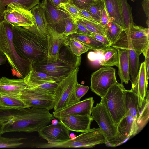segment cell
<instances>
[{
  "mask_svg": "<svg viewBox=\"0 0 149 149\" xmlns=\"http://www.w3.org/2000/svg\"><path fill=\"white\" fill-rule=\"evenodd\" d=\"M70 38L76 39L88 47L90 50L101 51L108 47L90 36L75 33L66 37V38Z\"/></svg>",
  "mask_w": 149,
  "mask_h": 149,
  "instance_id": "484cf974",
  "label": "cell"
},
{
  "mask_svg": "<svg viewBox=\"0 0 149 149\" xmlns=\"http://www.w3.org/2000/svg\"><path fill=\"white\" fill-rule=\"evenodd\" d=\"M102 0L104 2L109 17V21H113L117 23L123 28V22L120 0Z\"/></svg>",
  "mask_w": 149,
  "mask_h": 149,
  "instance_id": "603a6c76",
  "label": "cell"
},
{
  "mask_svg": "<svg viewBox=\"0 0 149 149\" xmlns=\"http://www.w3.org/2000/svg\"><path fill=\"white\" fill-rule=\"evenodd\" d=\"M27 86L38 92L54 94L58 83L38 84L28 81L25 77Z\"/></svg>",
  "mask_w": 149,
  "mask_h": 149,
  "instance_id": "836d02e7",
  "label": "cell"
},
{
  "mask_svg": "<svg viewBox=\"0 0 149 149\" xmlns=\"http://www.w3.org/2000/svg\"><path fill=\"white\" fill-rule=\"evenodd\" d=\"M104 27L106 36L112 45L118 40L124 30L119 25L111 21H109Z\"/></svg>",
  "mask_w": 149,
  "mask_h": 149,
  "instance_id": "f546056e",
  "label": "cell"
},
{
  "mask_svg": "<svg viewBox=\"0 0 149 149\" xmlns=\"http://www.w3.org/2000/svg\"><path fill=\"white\" fill-rule=\"evenodd\" d=\"M105 6L102 0H95L94 3L86 10L100 22L101 14Z\"/></svg>",
  "mask_w": 149,
  "mask_h": 149,
  "instance_id": "8d00e7d4",
  "label": "cell"
},
{
  "mask_svg": "<svg viewBox=\"0 0 149 149\" xmlns=\"http://www.w3.org/2000/svg\"><path fill=\"white\" fill-rule=\"evenodd\" d=\"M94 102L92 97L86 98L60 111H54L53 115L57 119L69 114L91 116Z\"/></svg>",
  "mask_w": 149,
  "mask_h": 149,
  "instance_id": "ac0fdd59",
  "label": "cell"
},
{
  "mask_svg": "<svg viewBox=\"0 0 149 149\" xmlns=\"http://www.w3.org/2000/svg\"><path fill=\"white\" fill-rule=\"evenodd\" d=\"M66 44L71 52L77 56H80L90 49L81 42L72 38H66Z\"/></svg>",
  "mask_w": 149,
  "mask_h": 149,
  "instance_id": "e575fe53",
  "label": "cell"
},
{
  "mask_svg": "<svg viewBox=\"0 0 149 149\" xmlns=\"http://www.w3.org/2000/svg\"><path fill=\"white\" fill-rule=\"evenodd\" d=\"M125 95L126 113H129L136 122L141 109L139 106L137 96L131 90L125 89Z\"/></svg>",
  "mask_w": 149,
  "mask_h": 149,
  "instance_id": "d4e9b609",
  "label": "cell"
},
{
  "mask_svg": "<svg viewBox=\"0 0 149 149\" xmlns=\"http://www.w3.org/2000/svg\"><path fill=\"white\" fill-rule=\"evenodd\" d=\"M54 119L53 115L46 109L24 108L18 115L1 125L0 135L13 132H38Z\"/></svg>",
  "mask_w": 149,
  "mask_h": 149,
  "instance_id": "7a4b0ae2",
  "label": "cell"
},
{
  "mask_svg": "<svg viewBox=\"0 0 149 149\" xmlns=\"http://www.w3.org/2000/svg\"><path fill=\"white\" fill-rule=\"evenodd\" d=\"M115 69L104 67L93 72L91 75L90 88L97 95L102 98L109 89L117 81Z\"/></svg>",
  "mask_w": 149,
  "mask_h": 149,
  "instance_id": "9c48e42d",
  "label": "cell"
},
{
  "mask_svg": "<svg viewBox=\"0 0 149 149\" xmlns=\"http://www.w3.org/2000/svg\"><path fill=\"white\" fill-rule=\"evenodd\" d=\"M149 46V29L134 25L124 29L118 40L112 45L116 49H131L139 56Z\"/></svg>",
  "mask_w": 149,
  "mask_h": 149,
  "instance_id": "5b68a950",
  "label": "cell"
},
{
  "mask_svg": "<svg viewBox=\"0 0 149 149\" xmlns=\"http://www.w3.org/2000/svg\"><path fill=\"white\" fill-rule=\"evenodd\" d=\"M81 60V56L74 54L66 43L61 47L56 61L49 62L46 61L31 64V67L36 71L54 77H65L80 66Z\"/></svg>",
  "mask_w": 149,
  "mask_h": 149,
  "instance_id": "277c9868",
  "label": "cell"
},
{
  "mask_svg": "<svg viewBox=\"0 0 149 149\" xmlns=\"http://www.w3.org/2000/svg\"><path fill=\"white\" fill-rule=\"evenodd\" d=\"M102 51L103 56L100 61V65L106 67L114 66L118 67V55L117 49L110 47Z\"/></svg>",
  "mask_w": 149,
  "mask_h": 149,
  "instance_id": "83f0119b",
  "label": "cell"
},
{
  "mask_svg": "<svg viewBox=\"0 0 149 149\" xmlns=\"http://www.w3.org/2000/svg\"><path fill=\"white\" fill-rule=\"evenodd\" d=\"M109 21V17L105 6L102 12L100 24L104 27Z\"/></svg>",
  "mask_w": 149,
  "mask_h": 149,
  "instance_id": "bcb514c9",
  "label": "cell"
},
{
  "mask_svg": "<svg viewBox=\"0 0 149 149\" xmlns=\"http://www.w3.org/2000/svg\"><path fill=\"white\" fill-rule=\"evenodd\" d=\"M19 98L29 107L45 109L49 111L54 107V94L38 92L27 86L21 93Z\"/></svg>",
  "mask_w": 149,
  "mask_h": 149,
  "instance_id": "8fae6325",
  "label": "cell"
},
{
  "mask_svg": "<svg viewBox=\"0 0 149 149\" xmlns=\"http://www.w3.org/2000/svg\"><path fill=\"white\" fill-rule=\"evenodd\" d=\"M13 41L19 55L31 63L47 60V40L34 26H13Z\"/></svg>",
  "mask_w": 149,
  "mask_h": 149,
  "instance_id": "6da1fadb",
  "label": "cell"
},
{
  "mask_svg": "<svg viewBox=\"0 0 149 149\" xmlns=\"http://www.w3.org/2000/svg\"><path fill=\"white\" fill-rule=\"evenodd\" d=\"M76 7L78 11V18H81L100 24V22L94 17L89 12L86 10Z\"/></svg>",
  "mask_w": 149,
  "mask_h": 149,
  "instance_id": "b9f144b4",
  "label": "cell"
},
{
  "mask_svg": "<svg viewBox=\"0 0 149 149\" xmlns=\"http://www.w3.org/2000/svg\"><path fill=\"white\" fill-rule=\"evenodd\" d=\"M146 23L147 24V26L148 27V28H149V19H148L146 21Z\"/></svg>",
  "mask_w": 149,
  "mask_h": 149,
  "instance_id": "db71d44e",
  "label": "cell"
},
{
  "mask_svg": "<svg viewBox=\"0 0 149 149\" xmlns=\"http://www.w3.org/2000/svg\"><path fill=\"white\" fill-rule=\"evenodd\" d=\"M82 133L73 139L60 143H48L38 145L40 148L93 147L104 143L107 140L100 128H93Z\"/></svg>",
  "mask_w": 149,
  "mask_h": 149,
  "instance_id": "ba28073f",
  "label": "cell"
},
{
  "mask_svg": "<svg viewBox=\"0 0 149 149\" xmlns=\"http://www.w3.org/2000/svg\"><path fill=\"white\" fill-rule=\"evenodd\" d=\"M13 27L5 20L0 22V51L6 56L13 75L23 78L29 72L31 63L20 57L16 52L13 41Z\"/></svg>",
  "mask_w": 149,
  "mask_h": 149,
  "instance_id": "3957f363",
  "label": "cell"
},
{
  "mask_svg": "<svg viewBox=\"0 0 149 149\" xmlns=\"http://www.w3.org/2000/svg\"><path fill=\"white\" fill-rule=\"evenodd\" d=\"M149 46H148L143 51L142 53L143 54L145 58H149Z\"/></svg>",
  "mask_w": 149,
  "mask_h": 149,
  "instance_id": "816d5d0a",
  "label": "cell"
},
{
  "mask_svg": "<svg viewBox=\"0 0 149 149\" xmlns=\"http://www.w3.org/2000/svg\"><path fill=\"white\" fill-rule=\"evenodd\" d=\"M58 9L70 15L76 20L78 18V11L76 7L70 2L61 3Z\"/></svg>",
  "mask_w": 149,
  "mask_h": 149,
  "instance_id": "f35d334b",
  "label": "cell"
},
{
  "mask_svg": "<svg viewBox=\"0 0 149 149\" xmlns=\"http://www.w3.org/2000/svg\"><path fill=\"white\" fill-rule=\"evenodd\" d=\"M122 8V13L124 29L131 27L135 25L133 21L132 13V7L127 0H120Z\"/></svg>",
  "mask_w": 149,
  "mask_h": 149,
  "instance_id": "1f68e13d",
  "label": "cell"
},
{
  "mask_svg": "<svg viewBox=\"0 0 149 149\" xmlns=\"http://www.w3.org/2000/svg\"><path fill=\"white\" fill-rule=\"evenodd\" d=\"M149 119V90L146 93L145 100L140 109V114L136 121L139 132L147 123Z\"/></svg>",
  "mask_w": 149,
  "mask_h": 149,
  "instance_id": "d6a6232c",
  "label": "cell"
},
{
  "mask_svg": "<svg viewBox=\"0 0 149 149\" xmlns=\"http://www.w3.org/2000/svg\"><path fill=\"white\" fill-rule=\"evenodd\" d=\"M91 118L98 124L107 141L115 139L117 135V126L104 104L100 102L93 107Z\"/></svg>",
  "mask_w": 149,
  "mask_h": 149,
  "instance_id": "30bf717a",
  "label": "cell"
},
{
  "mask_svg": "<svg viewBox=\"0 0 149 149\" xmlns=\"http://www.w3.org/2000/svg\"><path fill=\"white\" fill-rule=\"evenodd\" d=\"M44 3V0L30 10L33 16L35 22L34 26L47 39V23L45 13Z\"/></svg>",
  "mask_w": 149,
  "mask_h": 149,
  "instance_id": "44dd1931",
  "label": "cell"
},
{
  "mask_svg": "<svg viewBox=\"0 0 149 149\" xmlns=\"http://www.w3.org/2000/svg\"><path fill=\"white\" fill-rule=\"evenodd\" d=\"M142 6L145 15L148 19H149V0H144L142 2Z\"/></svg>",
  "mask_w": 149,
  "mask_h": 149,
  "instance_id": "7dc6e473",
  "label": "cell"
},
{
  "mask_svg": "<svg viewBox=\"0 0 149 149\" xmlns=\"http://www.w3.org/2000/svg\"><path fill=\"white\" fill-rule=\"evenodd\" d=\"M58 119L70 131L77 132L88 130L93 121L91 116L71 114L64 115Z\"/></svg>",
  "mask_w": 149,
  "mask_h": 149,
  "instance_id": "e0dca14e",
  "label": "cell"
},
{
  "mask_svg": "<svg viewBox=\"0 0 149 149\" xmlns=\"http://www.w3.org/2000/svg\"><path fill=\"white\" fill-rule=\"evenodd\" d=\"M61 3H65L69 2L70 0H60Z\"/></svg>",
  "mask_w": 149,
  "mask_h": 149,
  "instance_id": "f5cc1de1",
  "label": "cell"
},
{
  "mask_svg": "<svg viewBox=\"0 0 149 149\" xmlns=\"http://www.w3.org/2000/svg\"><path fill=\"white\" fill-rule=\"evenodd\" d=\"M29 107L19 98L0 94V108L21 109Z\"/></svg>",
  "mask_w": 149,
  "mask_h": 149,
  "instance_id": "f1b7e54d",
  "label": "cell"
},
{
  "mask_svg": "<svg viewBox=\"0 0 149 149\" xmlns=\"http://www.w3.org/2000/svg\"><path fill=\"white\" fill-rule=\"evenodd\" d=\"M118 55V74L121 84H128L130 81L129 72L128 53L127 49H116Z\"/></svg>",
  "mask_w": 149,
  "mask_h": 149,
  "instance_id": "7402d4cb",
  "label": "cell"
},
{
  "mask_svg": "<svg viewBox=\"0 0 149 149\" xmlns=\"http://www.w3.org/2000/svg\"><path fill=\"white\" fill-rule=\"evenodd\" d=\"M53 6L58 8L61 2L60 0H48Z\"/></svg>",
  "mask_w": 149,
  "mask_h": 149,
  "instance_id": "f907efd6",
  "label": "cell"
},
{
  "mask_svg": "<svg viewBox=\"0 0 149 149\" xmlns=\"http://www.w3.org/2000/svg\"><path fill=\"white\" fill-rule=\"evenodd\" d=\"M65 77H55L42 72H37L31 67L29 72L25 77L28 81L38 84L58 83Z\"/></svg>",
  "mask_w": 149,
  "mask_h": 149,
  "instance_id": "cb8c5ba5",
  "label": "cell"
},
{
  "mask_svg": "<svg viewBox=\"0 0 149 149\" xmlns=\"http://www.w3.org/2000/svg\"><path fill=\"white\" fill-rule=\"evenodd\" d=\"M39 136L47 141L48 143H62L70 139V131L60 121L56 124L47 125L38 131Z\"/></svg>",
  "mask_w": 149,
  "mask_h": 149,
  "instance_id": "5bb4252c",
  "label": "cell"
},
{
  "mask_svg": "<svg viewBox=\"0 0 149 149\" xmlns=\"http://www.w3.org/2000/svg\"><path fill=\"white\" fill-rule=\"evenodd\" d=\"M131 0L133 1V0Z\"/></svg>",
  "mask_w": 149,
  "mask_h": 149,
  "instance_id": "11a10c76",
  "label": "cell"
},
{
  "mask_svg": "<svg viewBox=\"0 0 149 149\" xmlns=\"http://www.w3.org/2000/svg\"><path fill=\"white\" fill-rule=\"evenodd\" d=\"M117 135L116 138L107 142L105 144L107 146L116 147L126 141L139 132L136 122L128 112L117 125Z\"/></svg>",
  "mask_w": 149,
  "mask_h": 149,
  "instance_id": "4fadbf2b",
  "label": "cell"
},
{
  "mask_svg": "<svg viewBox=\"0 0 149 149\" xmlns=\"http://www.w3.org/2000/svg\"><path fill=\"white\" fill-rule=\"evenodd\" d=\"M27 86L25 78L10 79L3 77L0 79V94L19 98L21 93Z\"/></svg>",
  "mask_w": 149,
  "mask_h": 149,
  "instance_id": "d6986e66",
  "label": "cell"
},
{
  "mask_svg": "<svg viewBox=\"0 0 149 149\" xmlns=\"http://www.w3.org/2000/svg\"><path fill=\"white\" fill-rule=\"evenodd\" d=\"M125 89L123 84L117 82L101 98L100 102L104 106L117 126L126 114Z\"/></svg>",
  "mask_w": 149,
  "mask_h": 149,
  "instance_id": "52a82bcc",
  "label": "cell"
},
{
  "mask_svg": "<svg viewBox=\"0 0 149 149\" xmlns=\"http://www.w3.org/2000/svg\"><path fill=\"white\" fill-rule=\"evenodd\" d=\"M3 19L15 27L35 26L33 16L30 10L12 4L7 6L4 12Z\"/></svg>",
  "mask_w": 149,
  "mask_h": 149,
  "instance_id": "7c38bea8",
  "label": "cell"
},
{
  "mask_svg": "<svg viewBox=\"0 0 149 149\" xmlns=\"http://www.w3.org/2000/svg\"><path fill=\"white\" fill-rule=\"evenodd\" d=\"M128 53L129 72L132 82H134L137 76L140 67V56L133 49H127Z\"/></svg>",
  "mask_w": 149,
  "mask_h": 149,
  "instance_id": "4dcf8cb0",
  "label": "cell"
},
{
  "mask_svg": "<svg viewBox=\"0 0 149 149\" xmlns=\"http://www.w3.org/2000/svg\"><path fill=\"white\" fill-rule=\"evenodd\" d=\"M77 20L91 33L99 34L106 37L104 27L99 24L80 18Z\"/></svg>",
  "mask_w": 149,
  "mask_h": 149,
  "instance_id": "d590c367",
  "label": "cell"
},
{
  "mask_svg": "<svg viewBox=\"0 0 149 149\" xmlns=\"http://www.w3.org/2000/svg\"><path fill=\"white\" fill-rule=\"evenodd\" d=\"M75 21L71 17H67L66 19L65 30L63 33V34L66 37L76 33L77 27Z\"/></svg>",
  "mask_w": 149,
  "mask_h": 149,
  "instance_id": "ab89813d",
  "label": "cell"
},
{
  "mask_svg": "<svg viewBox=\"0 0 149 149\" xmlns=\"http://www.w3.org/2000/svg\"><path fill=\"white\" fill-rule=\"evenodd\" d=\"M77 26L76 33L91 36L92 33L81 24L77 19L75 21Z\"/></svg>",
  "mask_w": 149,
  "mask_h": 149,
  "instance_id": "f6af8a7d",
  "label": "cell"
},
{
  "mask_svg": "<svg viewBox=\"0 0 149 149\" xmlns=\"http://www.w3.org/2000/svg\"><path fill=\"white\" fill-rule=\"evenodd\" d=\"M40 0H0V22L3 19L4 12L8 5L12 4L17 5L30 10L39 4Z\"/></svg>",
  "mask_w": 149,
  "mask_h": 149,
  "instance_id": "4316f807",
  "label": "cell"
},
{
  "mask_svg": "<svg viewBox=\"0 0 149 149\" xmlns=\"http://www.w3.org/2000/svg\"><path fill=\"white\" fill-rule=\"evenodd\" d=\"M79 66L77 67L58 83L54 93V111L62 110L79 101L75 94L77 76Z\"/></svg>",
  "mask_w": 149,
  "mask_h": 149,
  "instance_id": "8992f818",
  "label": "cell"
},
{
  "mask_svg": "<svg viewBox=\"0 0 149 149\" xmlns=\"http://www.w3.org/2000/svg\"><path fill=\"white\" fill-rule=\"evenodd\" d=\"M7 61V58L4 54L0 51V65L4 64Z\"/></svg>",
  "mask_w": 149,
  "mask_h": 149,
  "instance_id": "681fc988",
  "label": "cell"
},
{
  "mask_svg": "<svg viewBox=\"0 0 149 149\" xmlns=\"http://www.w3.org/2000/svg\"><path fill=\"white\" fill-rule=\"evenodd\" d=\"M95 0H70L69 2L74 6L79 8L86 10L94 3Z\"/></svg>",
  "mask_w": 149,
  "mask_h": 149,
  "instance_id": "60d3db41",
  "label": "cell"
},
{
  "mask_svg": "<svg viewBox=\"0 0 149 149\" xmlns=\"http://www.w3.org/2000/svg\"><path fill=\"white\" fill-rule=\"evenodd\" d=\"M89 87L87 86L77 83L75 89V94L78 101H80L81 98L87 93Z\"/></svg>",
  "mask_w": 149,
  "mask_h": 149,
  "instance_id": "7bdbcfd3",
  "label": "cell"
},
{
  "mask_svg": "<svg viewBox=\"0 0 149 149\" xmlns=\"http://www.w3.org/2000/svg\"><path fill=\"white\" fill-rule=\"evenodd\" d=\"M145 61L140 66L137 76L134 82H132L131 90L137 95L139 106L141 108L145 100L147 91L148 80Z\"/></svg>",
  "mask_w": 149,
  "mask_h": 149,
  "instance_id": "ffe728a7",
  "label": "cell"
},
{
  "mask_svg": "<svg viewBox=\"0 0 149 149\" xmlns=\"http://www.w3.org/2000/svg\"><path fill=\"white\" fill-rule=\"evenodd\" d=\"M90 36L94 39L106 45L108 47L112 46V45L106 36L94 33H92Z\"/></svg>",
  "mask_w": 149,
  "mask_h": 149,
  "instance_id": "ee69618b",
  "label": "cell"
},
{
  "mask_svg": "<svg viewBox=\"0 0 149 149\" xmlns=\"http://www.w3.org/2000/svg\"><path fill=\"white\" fill-rule=\"evenodd\" d=\"M47 58L46 61L54 62L56 61L61 47L66 43V37L54 30L47 24Z\"/></svg>",
  "mask_w": 149,
  "mask_h": 149,
  "instance_id": "2e32d148",
  "label": "cell"
},
{
  "mask_svg": "<svg viewBox=\"0 0 149 149\" xmlns=\"http://www.w3.org/2000/svg\"><path fill=\"white\" fill-rule=\"evenodd\" d=\"M145 62L147 77L148 79L149 78V58H145Z\"/></svg>",
  "mask_w": 149,
  "mask_h": 149,
  "instance_id": "c3c4849f",
  "label": "cell"
},
{
  "mask_svg": "<svg viewBox=\"0 0 149 149\" xmlns=\"http://www.w3.org/2000/svg\"><path fill=\"white\" fill-rule=\"evenodd\" d=\"M24 138H8L1 136L0 135V148L17 147L23 144L21 141Z\"/></svg>",
  "mask_w": 149,
  "mask_h": 149,
  "instance_id": "74e56055",
  "label": "cell"
},
{
  "mask_svg": "<svg viewBox=\"0 0 149 149\" xmlns=\"http://www.w3.org/2000/svg\"><path fill=\"white\" fill-rule=\"evenodd\" d=\"M44 1L45 13L48 24L56 31L63 33L65 30L66 19L71 16L53 6L48 0Z\"/></svg>",
  "mask_w": 149,
  "mask_h": 149,
  "instance_id": "9a60e30c",
  "label": "cell"
}]
</instances>
